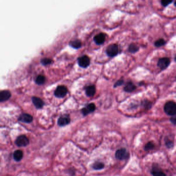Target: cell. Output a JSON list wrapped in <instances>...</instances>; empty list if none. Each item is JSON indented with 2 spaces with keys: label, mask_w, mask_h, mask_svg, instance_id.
I'll use <instances>...</instances> for the list:
<instances>
[{
  "label": "cell",
  "mask_w": 176,
  "mask_h": 176,
  "mask_svg": "<svg viewBox=\"0 0 176 176\" xmlns=\"http://www.w3.org/2000/svg\"><path fill=\"white\" fill-rule=\"evenodd\" d=\"M164 109L165 113L170 116H174L176 114V103L173 101L166 103Z\"/></svg>",
  "instance_id": "obj_1"
},
{
  "label": "cell",
  "mask_w": 176,
  "mask_h": 176,
  "mask_svg": "<svg viewBox=\"0 0 176 176\" xmlns=\"http://www.w3.org/2000/svg\"><path fill=\"white\" fill-rule=\"evenodd\" d=\"M129 153L125 148H121L117 150L115 154V157L117 159L119 160H127L129 158Z\"/></svg>",
  "instance_id": "obj_2"
},
{
  "label": "cell",
  "mask_w": 176,
  "mask_h": 176,
  "mask_svg": "<svg viewBox=\"0 0 176 176\" xmlns=\"http://www.w3.org/2000/svg\"><path fill=\"white\" fill-rule=\"evenodd\" d=\"M106 52L109 57H114L119 53V47L116 44L109 45L107 48Z\"/></svg>",
  "instance_id": "obj_3"
},
{
  "label": "cell",
  "mask_w": 176,
  "mask_h": 176,
  "mask_svg": "<svg viewBox=\"0 0 176 176\" xmlns=\"http://www.w3.org/2000/svg\"><path fill=\"white\" fill-rule=\"evenodd\" d=\"M68 89L67 87L65 86H59L56 89L55 91L54 92V95L56 97L58 98H63L67 94Z\"/></svg>",
  "instance_id": "obj_4"
},
{
  "label": "cell",
  "mask_w": 176,
  "mask_h": 176,
  "mask_svg": "<svg viewBox=\"0 0 176 176\" xmlns=\"http://www.w3.org/2000/svg\"><path fill=\"white\" fill-rule=\"evenodd\" d=\"M15 143L18 147H25L29 144V140L27 136L20 135L17 138Z\"/></svg>",
  "instance_id": "obj_5"
},
{
  "label": "cell",
  "mask_w": 176,
  "mask_h": 176,
  "mask_svg": "<svg viewBox=\"0 0 176 176\" xmlns=\"http://www.w3.org/2000/svg\"><path fill=\"white\" fill-rule=\"evenodd\" d=\"M170 63V60L167 57H163L159 59L158 62V66L161 70L166 69Z\"/></svg>",
  "instance_id": "obj_6"
},
{
  "label": "cell",
  "mask_w": 176,
  "mask_h": 176,
  "mask_svg": "<svg viewBox=\"0 0 176 176\" xmlns=\"http://www.w3.org/2000/svg\"><path fill=\"white\" fill-rule=\"evenodd\" d=\"M78 64L81 67L86 68L89 66L90 64L89 57L86 55L83 56L79 58Z\"/></svg>",
  "instance_id": "obj_7"
},
{
  "label": "cell",
  "mask_w": 176,
  "mask_h": 176,
  "mask_svg": "<svg viewBox=\"0 0 176 176\" xmlns=\"http://www.w3.org/2000/svg\"><path fill=\"white\" fill-rule=\"evenodd\" d=\"M95 109H96L95 105L94 104V103H90L87 105V107L83 108L82 109V112L84 116H86L89 113L93 112Z\"/></svg>",
  "instance_id": "obj_8"
},
{
  "label": "cell",
  "mask_w": 176,
  "mask_h": 176,
  "mask_svg": "<svg viewBox=\"0 0 176 176\" xmlns=\"http://www.w3.org/2000/svg\"><path fill=\"white\" fill-rule=\"evenodd\" d=\"M70 122V118L68 115H64L58 119V125L61 127H64L68 125Z\"/></svg>",
  "instance_id": "obj_9"
},
{
  "label": "cell",
  "mask_w": 176,
  "mask_h": 176,
  "mask_svg": "<svg viewBox=\"0 0 176 176\" xmlns=\"http://www.w3.org/2000/svg\"><path fill=\"white\" fill-rule=\"evenodd\" d=\"M105 40V35L104 33L98 34L94 37V40L97 45H102L104 43Z\"/></svg>",
  "instance_id": "obj_10"
},
{
  "label": "cell",
  "mask_w": 176,
  "mask_h": 176,
  "mask_svg": "<svg viewBox=\"0 0 176 176\" xmlns=\"http://www.w3.org/2000/svg\"><path fill=\"white\" fill-rule=\"evenodd\" d=\"M19 121L25 123H31L33 121V117L28 114H23L20 115Z\"/></svg>",
  "instance_id": "obj_11"
},
{
  "label": "cell",
  "mask_w": 176,
  "mask_h": 176,
  "mask_svg": "<svg viewBox=\"0 0 176 176\" xmlns=\"http://www.w3.org/2000/svg\"><path fill=\"white\" fill-rule=\"evenodd\" d=\"M32 102L35 105V107L37 109H41L43 107V106L44 105V102L41 99L36 97H34L32 98Z\"/></svg>",
  "instance_id": "obj_12"
},
{
  "label": "cell",
  "mask_w": 176,
  "mask_h": 176,
  "mask_svg": "<svg viewBox=\"0 0 176 176\" xmlns=\"http://www.w3.org/2000/svg\"><path fill=\"white\" fill-rule=\"evenodd\" d=\"M11 97V93L8 90H3L0 93V101L3 102L8 100Z\"/></svg>",
  "instance_id": "obj_13"
},
{
  "label": "cell",
  "mask_w": 176,
  "mask_h": 176,
  "mask_svg": "<svg viewBox=\"0 0 176 176\" xmlns=\"http://www.w3.org/2000/svg\"><path fill=\"white\" fill-rule=\"evenodd\" d=\"M136 87L131 81H128L126 84L123 89L127 93H131L136 89Z\"/></svg>",
  "instance_id": "obj_14"
},
{
  "label": "cell",
  "mask_w": 176,
  "mask_h": 176,
  "mask_svg": "<svg viewBox=\"0 0 176 176\" xmlns=\"http://www.w3.org/2000/svg\"><path fill=\"white\" fill-rule=\"evenodd\" d=\"M85 92L87 96L92 97L96 93V87L94 85L88 86L86 87Z\"/></svg>",
  "instance_id": "obj_15"
},
{
  "label": "cell",
  "mask_w": 176,
  "mask_h": 176,
  "mask_svg": "<svg viewBox=\"0 0 176 176\" xmlns=\"http://www.w3.org/2000/svg\"><path fill=\"white\" fill-rule=\"evenodd\" d=\"M23 152L21 150H18L14 152L13 154V158L16 161H20L23 158Z\"/></svg>",
  "instance_id": "obj_16"
},
{
  "label": "cell",
  "mask_w": 176,
  "mask_h": 176,
  "mask_svg": "<svg viewBox=\"0 0 176 176\" xmlns=\"http://www.w3.org/2000/svg\"><path fill=\"white\" fill-rule=\"evenodd\" d=\"M139 50V47L134 43H131L128 48V51L131 53H135Z\"/></svg>",
  "instance_id": "obj_17"
},
{
  "label": "cell",
  "mask_w": 176,
  "mask_h": 176,
  "mask_svg": "<svg viewBox=\"0 0 176 176\" xmlns=\"http://www.w3.org/2000/svg\"><path fill=\"white\" fill-rule=\"evenodd\" d=\"M70 45L72 47H73L75 49H79L81 47L82 43L81 42L80 40L76 39V40H74L72 41L71 43H70Z\"/></svg>",
  "instance_id": "obj_18"
},
{
  "label": "cell",
  "mask_w": 176,
  "mask_h": 176,
  "mask_svg": "<svg viewBox=\"0 0 176 176\" xmlns=\"http://www.w3.org/2000/svg\"><path fill=\"white\" fill-rule=\"evenodd\" d=\"M166 43L164 39L161 38V39H158V40H156L154 45V46H156V47H161L164 46L166 44Z\"/></svg>",
  "instance_id": "obj_19"
},
{
  "label": "cell",
  "mask_w": 176,
  "mask_h": 176,
  "mask_svg": "<svg viewBox=\"0 0 176 176\" xmlns=\"http://www.w3.org/2000/svg\"><path fill=\"white\" fill-rule=\"evenodd\" d=\"M45 80L46 79H45V77L44 76L40 75L37 76L35 82H36V84H37L38 85H41L45 83Z\"/></svg>",
  "instance_id": "obj_20"
},
{
  "label": "cell",
  "mask_w": 176,
  "mask_h": 176,
  "mask_svg": "<svg viewBox=\"0 0 176 176\" xmlns=\"http://www.w3.org/2000/svg\"><path fill=\"white\" fill-rule=\"evenodd\" d=\"M151 174L154 176H166L163 172L156 169H154L151 171Z\"/></svg>",
  "instance_id": "obj_21"
},
{
  "label": "cell",
  "mask_w": 176,
  "mask_h": 176,
  "mask_svg": "<svg viewBox=\"0 0 176 176\" xmlns=\"http://www.w3.org/2000/svg\"><path fill=\"white\" fill-rule=\"evenodd\" d=\"M104 167V164L102 162H96L93 165L94 169L96 170H100L102 169Z\"/></svg>",
  "instance_id": "obj_22"
},
{
  "label": "cell",
  "mask_w": 176,
  "mask_h": 176,
  "mask_svg": "<svg viewBox=\"0 0 176 176\" xmlns=\"http://www.w3.org/2000/svg\"><path fill=\"white\" fill-rule=\"evenodd\" d=\"M154 148V144L152 142H148L146 145H145V149L147 151L153 149Z\"/></svg>",
  "instance_id": "obj_23"
},
{
  "label": "cell",
  "mask_w": 176,
  "mask_h": 176,
  "mask_svg": "<svg viewBox=\"0 0 176 176\" xmlns=\"http://www.w3.org/2000/svg\"><path fill=\"white\" fill-rule=\"evenodd\" d=\"M143 105L145 107V109H148L151 108L152 107V103L150 102V101L148 100L144 101H143Z\"/></svg>",
  "instance_id": "obj_24"
},
{
  "label": "cell",
  "mask_w": 176,
  "mask_h": 176,
  "mask_svg": "<svg viewBox=\"0 0 176 176\" xmlns=\"http://www.w3.org/2000/svg\"><path fill=\"white\" fill-rule=\"evenodd\" d=\"M51 60L48 58H43V60H41V64L43 65H49L51 63Z\"/></svg>",
  "instance_id": "obj_25"
},
{
  "label": "cell",
  "mask_w": 176,
  "mask_h": 176,
  "mask_svg": "<svg viewBox=\"0 0 176 176\" xmlns=\"http://www.w3.org/2000/svg\"><path fill=\"white\" fill-rule=\"evenodd\" d=\"M172 2V1H167V0H162L161 1V4L164 7H166Z\"/></svg>",
  "instance_id": "obj_26"
},
{
  "label": "cell",
  "mask_w": 176,
  "mask_h": 176,
  "mask_svg": "<svg viewBox=\"0 0 176 176\" xmlns=\"http://www.w3.org/2000/svg\"><path fill=\"white\" fill-rule=\"evenodd\" d=\"M123 83H124V81L123 80H119L117 81V82L115 83V84H114V87L115 88V87L121 86V85H123Z\"/></svg>",
  "instance_id": "obj_27"
},
{
  "label": "cell",
  "mask_w": 176,
  "mask_h": 176,
  "mask_svg": "<svg viewBox=\"0 0 176 176\" xmlns=\"http://www.w3.org/2000/svg\"><path fill=\"white\" fill-rule=\"evenodd\" d=\"M166 145L168 148H172L173 146V143L171 141L167 140V142H166Z\"/></svg>",
  "instance_id": "obj_28"
},
{
  "label": "cell",
  "mask_w": 176,
  "mask_h": 176,
  "mask_svg": "<svg viewBox=\"0 0 176 176\" xmlns=\"http://www.w3.org/2000/svg\"><path fill=\"white\" fill-rule=\"evenodd\" d=\"M170 121L172 123H173L175 125H176V117H172L170 119Z\"/></svg>",
  "instance_id": "obj_29"
},
{
  "label": "cell",
  "mask_w": 176,
  "mask_h": 176,
  "mask_svg": "<svg viewBox=\"0 0 176 176\" xmlns=\"http://www.w3.org/2000/svg\"><path fill=\"white\" fill-rule=\"evenodd\" d=\"M174 5H175V6L176 7V1H175V3H174Z\"/></svg>",
  "instance_id": "obj_30"
},
{
  "label": "cell",
  "mask_w": 176,
  "mask_h": 176,
  "mask_svg": "<svg viewBox=\"0 0 176 176\" xmlns=\"http://www.w3.org/2000/svg\"><path fill=\"white\" fill-rule=\"evenodd\" d=\"M175 60L176 62V55L175 56Z\"/></svg>",
  "instance_id": "obj_31"
}]
</instances>
